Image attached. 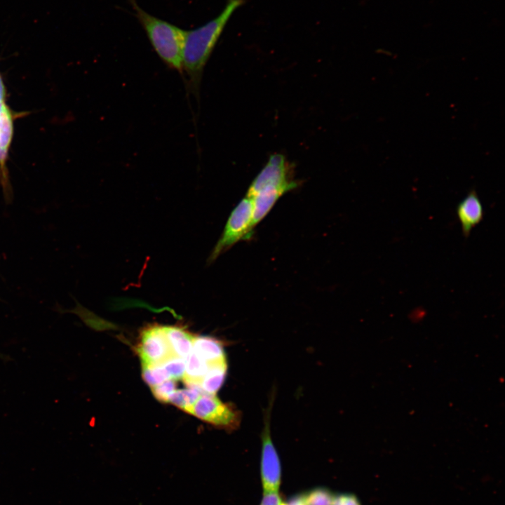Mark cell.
Returning <instances> with one entry per match:
<instances>
[{"instance_id":"8fae6325","label":"cell","mask_w":505,"mask_h":505,"mask_svg":"<svg viewBox=\"0 0 505 505\" xmlns=\"http://www.w3.org/2000/svg\"><path fill=\"white\" fill-rule=\"evenodd\" d=\"M163 328L174 355L186 360L192 351L194 336L179 325Z\"/></svg>"},{"instance_id":"4fadbf2b","label":"cell","mask_w":505,"mask_h":505,"mask_svg":"<svg viewBox=\"0 0 505 505\" xmlns=\"http://www.w3.org/2000/svg\"><path fill=\"white\" fill-rule=\"evenodd\" d=\"M227 371V361L211 364L200 383L201 391L204 393L216 394L224 382Z\"/></svg>"},{"instance_id":"30bf717a","label":"cell","mask_w":505,"mask_h":505,"mask_svg":"<svg viewBox=\"0 0 505 505\" xmlns=\"http://www.w3.org/2000/svg\"><path fill=\"white\" fill-rule=\"evenodd\" d=\"M192 351L209 364L226 362L222 343L209 336H194Z\"/></svg>"},{"instance_id":"7402d4cb","label":"cell","mask_w":505,"mask_h":505,"mask_svg":"<svg viewBox=\"0 0 505 505\" xmlns=\"http://www.w3.org/2000/svg\"><path fill=\"white\" fill-rule=\"evenodd\" d=\"M7 151L0 148V163L4 164L6 159Z\"/></svg>"},{"instance_id":"52a82bcc","label":"cell","mask_w":505,"mask_h":505,"mask_svg":"<svg viewBox=\"0 0 505 505\" xmlns=\"http://www.w3.org/2000/svg\"><path fill=\"white\" fill-rule=\"evenodd\" d=\"M289 165L284 156L275 154L270 156L267 164L254 179L247 193L250 196L266 185H279L297 187L292 180Z\"/></svg>"},{"instance_id":"44dd1931","label":"cell","mask_w":505,"mask_h":505,"mask_svg":"<svg viewBox=\"0 0 505 505\" xmlns=\"http://www.w3.org/2000/svg\"><path fill=\"white\" fill-rule=\"evenodd\" d=\"M5 95H6L5 86H4V82L2 81V79L0 76V103H4Z\"/></svg>"},{"instance_id":"6da1fadb","label":"cell","mask_w":505,"mask_h":505,"mask_svg":"<svg viewBox=\"0 0 505 505\" xmlns=\"http://www.w3.org/2000/svg\"><path fill=\"white\" fill-rule=\"evenodd\" d=\"M243 0H228L226 7L215 19L204 25L184 31L182 67L187 76L189 90L198 96L203 69L221 33L233 12Z\"/></svg>"},{"instance_id":"d6986e66","label":"cell","mask_w":505,"mask_h":505,"mask_svg":"<svg viewBox=\"0 0 505 505\" xmlns=\"http://www.w3.org/2000/svg\"><path fill=\"white\" fill-rule=\"evenodd\" d=\"M175 380L169 379L152 387V391L154 396L161 403H168L169 398L175 391Z\"/></svg>"},{"instance_id":"3957f363","label":"cell","mask_w":505,"mask_h":505,"mask_svg":"<svg viewBox=\"0 0 505 505\" xmlns=\"http://www.w3.org/2000/svg\"><path fill=\"white\" fill-rule=\"evenodd\" d=\"M253 229L252 202L246 196L231 213L224 231L208 257V263L214 262L240 240L251 237Z\"/></svg>"},{"instance_id":"277c9868","label":"cell","mask_w":505,"mask_h":505,"mask_svg":"<svg viewBox=\"0 0 505 505\" xmlns=\"http://www.w3.org/2000/svg\"><path fill=\"white\" fill-rule=\"evenodd\" d=\"M228 432L241 425V412L234 404L223 403L215 394L202 393L188 412Z\"/></svg>"},{"instance_id":"2e32d148","label":"cell","mask_w":505,"mask_h":505,"mask_svg":"<svg viewBox=\"0 0 505 505\" xmlns=\"http://www.w3.org/2000/svg\"><path fill=\"white\" fill-rule=\"evenodd\" d=\"M13 132V119L9 109L4 105L0 115V148L8 151Z\"/></svg>"},{"instance_id":"ac0fdd59","label":"cell","mask_w":505,"mask_h":505,"mask_svg":"<svg viewBox=\"0 0 505 505\" xmlns=\"http://www.w3.org/2000/svg\"><path fill=\"white\" fill-rule=\"evenodd\" d=\"M161 364L168 371L171 379L177 380L183 377L185 372L186 360L173 356Z\"/></svg>"},{"instance_id":"5b68a950","label":"cell","mask_w":505,"mask_h":505,"mask_svg":"<svg viewBox=\"0 0 505 505\" xmlns=\"http://www.w3.org/2000/svg\"><path fill=\"white\" fill-rule=\"evenodd\" d=\"M274 398L266 410L262 432L260 476L264 492H278L281 480V466L271 435L270 418Z\"/></svg>"},{"instance_id":"ba28073f","label":"cell","mask_w":505,"mask_h":505,"mask_svg":"<svg viewBox=\"0 0 505 505\" xmlns=\"http://www.w3.org/2000/svg\"><path fill=\"white\" fill-rule=\"evenodd\" d=\"M292 189L287 186L266 185L254 194L247 195L252 202L253 228L265 217L278 198Z\"/></svg>"},{"instance_id":"8992f818","label":"cell","mask_w":505,"mask_h":505,"mask_svg":"<svg viewBox=\"0 0 505 505\" xmlns=\"http://www.w3.org/2000/svg\"><path fill=\"white\" fill-rule=\"evenodd\" d=\"M137 350L142 364H159L175 356L163 325L157 324L149 325L142 330Z\"/></svg>"},{"instance_id":"7c38bea8","label":"cell","mask_w":505,"mask_h":505,"mask_svg":"<svg viewBox=\"0 0 505 505\" xmlns=\"http://www.w3.org/2000/svg\"><path fill=\"white\" fill-rule=\"evenodd\" d=\"M210 365L191 351L186 359L185 372L182 377L185 384L187 386L199 387Z\"/></svg>"},{"instance_id":"ffe728a7","label":"cell","mask_w":505,"mask_h":505,"mask_svg":"<svg viewBox=\"0 0 505 505\" xmlns=\"http://www.w3.org/2000/svg\"><path fill=\"white\" fill-rule=\"evenodd\" d=\"M332 505H361V503L353 494H340L334 495Z\"/></svg>"},{"instance_id":"e0dca14e","label":"cell","mask_w":505,"mask_h":505,"mask_svg":"<svg viewBox=\"0 0 505 505\" xmlns=\"http://www.w3.org/2000/svg\"><path fill=\"white\" fill-rule=\"evenodd\" d=\"M334 495L327 488H315L302 495L304 505H332Z\"/></svg>"},{"instance_id":"7a4b0ae2","label":"cell","mask_w":505,"mask_h":505,"mask_svg":"<svg viewBox=\"0 0 505 505\" xmlns=\"http://www.w3.org/2000/svg\"><path fill=\"white\" fill-rule=\"evenodd\" d=\"M130 1L158 56L169 68L182 74L184 30L147 13L135 0Z\"/></svg>"},{"instance_id":"9c48e42d","label":"cell","mask_w":505,"mask_h":505,"mask_svg":"<svg viewBox=\"0 0 505 505\" xmlns=\"http://www.w3.org/2000/svg\"><path fill=\"white\" fill-rule=\"evenodd\" d=\"M483 205L476 191H469L457 206V215L465 237L483 220Z\"/></svg>"},{"instance_id":"603a6c76","label":"cell","mask_w":505,"mask_h":505,"mask_svg":"<svg viewBox=\"0 0 505 505\" xmlns=\"http://www.w3.org/2000/svg\"><path fill=\"white\" fill-rule=\"evenodd\" d=\"M4 105H5L4 103H0V115L2 112Z\"/></svg>"},{"instance_id":"5bb4252c","label":"cell","mask_w":505,"mask_h":505,"mask_svg":"<svg viewBox=\"0 0 505 505\" xmlns=\"http://www.w3.org/2000/svg\"><path fill=\"white\" fill-rule=\"evenodd\" d=\"M202 393L203 392L198 386H187L185 389H175L170 396L168 403L188 413Z\"/></svg>"},{"instance_id":"9a60e30c","label":"cell","mask_w":505,"mask_h":505,"mask_svg":"<svg viewBox=\"0 0 505 505\" xmlns=\"http://www.w3.org/2000/svg\"><path fill=\"white\" fill-rule=\"evenodd\" d=\"M142 376L144 381L151 388L171 379L169 373L161 363L142 364Z\"/></svg>"}]
</instances>
